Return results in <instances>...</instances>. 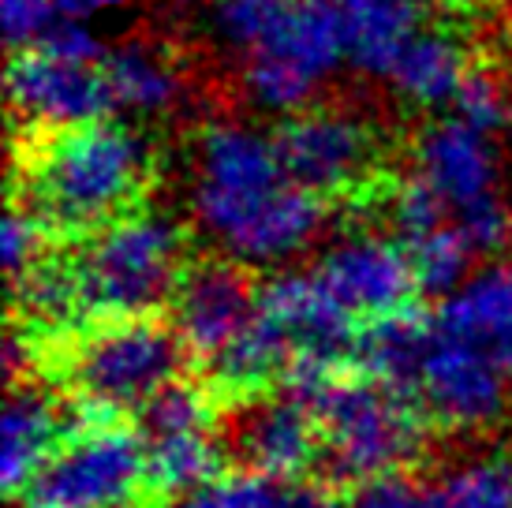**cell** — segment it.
<instances>
[{"instance_id": "obj_17", "label": "cell", "mask_w": 512, "mask_h": 508, "mask_svg": "<svg viewBox=\"0 0 512 508\" xmlns=\"http://www.w3.org/2000/svg\"><path fill=\"white\" fill-rule=\"evenodd\" d=\"M60 404L34 385H12L4 404V434H0V482L8 494L30 490L60 441Z\"/></svg>"}, {"instance_id": "obj_2", "label": "cell", "mask_w": 512, "mask_h": 508, "mask_svg": "<svg viewBox=\"0 0 512 508\" xmlns=\"http://www.w3.org/2000/svg\"><path fill=\"white\" fill-rule=\"evenodd\" d=\"M150 142L131 124H98L60 131L27 165L30 210L45 228L94 236L128 217L150 180Z\"/></svg>"}, {"instance_id": "obj_33", "label": "cell", "mask_w": 512, "mask_h": 508, "mask_svg": "<svg viewBox=\"0 0 512 508\" xmlns=\"http://www.w3.org/2000/svg\"><path fill=\"white\" fill-rule=\"evenodd\" d=\"M165 4H169L172 15H191L199 12V8H206V4H214V0H165Z\"/></svg>"}, {"instance_id": "obj_10", "label": "cell", "mask_w": 512, "mask_h": 508, "mask_svg": "<svg viewBox=\"0 0 512 508\" xmlns=\"http://www.w3.org/2000/svg\"><path fill=\"white\" fill-rule=\"evenodd\" d=\"M139 415H143L139 434L154 486L184 497L217 479L221 441L214 434L210 396L202 389L176 381L165 393H157Z\"/></svg>"}, {"instance_id": "obj_3", "label": "cell", "mask_w": 512, "mask_h": 508, "mask_svg": "<svg viewBox=\"0 0 512 508\" xmlns=\"http://www.w3.org/2000/svg\"><path fill=\"white\" fill-rule=\"evenodd\" d=\"M83 314L146 318L184 281V232L169 213H128L98 228L72 258Z\"/></svg>"}, {"instance_id": "obj_27", "label": "cell", "mask_w": 512, "mask_h": 508, "mask_svg": "<svg viewBox=\"0 0 512 508\" xmlns=\"http://www.w3.org/2000/svg\"><path fill=\"white\" fill-rule=\"evenodd\" d=\"M456 120L479 127L486 135H498L512 124V94L494 71H471L453 101Z\"/></svg>"}, {"instance_id": "obj_12", "label": "cell", "mask_w": 512, "mask_h": 508, "mask_svg": "<svg viewBox=\"0 0 512 508\" xmlns=\"http://www.w3.org/2000/svg\"><path fill=\"white\" fill-rule=\"evenodd\" d=\"M101 64L64 57L45 45L23 49L8 68V105L27 127L53 135L98 124L113 109Z\"/></svg>"}, {"instance_id": "obj_16", "label": "cell", "mask_w": 512, "mask_h": 508, "mask_svg": "<svg viewBox=\"0 0 512 508\" xmlns=\"http://www.w3.org/2000/svg\"><path fill=\"white\" fill-rule=\"evenodd\" d=\"M434 195L449 206V213H460L498 195V154L494 135L464 120H434L415 142V169Z\"/></svg>"}, {"instance_id": "obj_14", "label": "cell", "mask_w": 512, "mask_h": 508, "mask_svg": "<svg viewBox=\"0 0 512 508\" xmlns=\"http://www.w3.org/2000/svg\"><path fill=\"white\" fill-rule=\"evenodd\" d=\"M255 314L258 288L232 258L191 266L172 296V329L180 333L187 352L206 363L232 348L255 322Z\"/></svg>"}, {"instance_id": "obj_29", "label": "cell", "mask_w": 512, "mask_h": 508, "mask_svg": "<svg viewBox=\"0 0 512 508\" xmlns=\"http://www.w3.org/2000/svg\"><path fill=\"white\" fill-rule=\"evenodd\" d=\"M4 8V38L15 53L34 49L60 23V0H0Z\"/></svg>"}, {"instance_id": "obj_15", "label": "cell", "mask_w": 512, "mask_h": 508, "mask_svg": "<svg viewBox=\"0 0 512 508\" xmlns=\"http://www.w3.org/2000/svg\"><path fill=\"white\" fill-rule=\"evenodd\" d=\"M232 449L240 452L247 471L296 482L322 456L318 411L311 400L288 389L277 396H262L236 415Z\"/></svg>"}, {"instance_id": "obj_4", "label": "cell", "mask_w": 512, "mask_h": 508, "mask_svg": "<svg viewBox=\"0 0 512 508\" xmlns=\"http://www.w3.org/2000/svg\"><path fill=\"white\" fill-rule=\"evenodd\" d=\"M322 456L352 482L393 475L412 464L427 438V411L408 389L378 378H333L314 400Z\"/></svg>"}, {"instance_id": "obj_6", "label": "cell", "mask_w": 512, "mask_h": 508, "mask_svg": "<svg viewBox=\"0 0 512 508\" xmlns=\"http://www.w3.org/2000/svg\"><path fill=\"white\" fill-rule=\"evenodd\" d=\"M184 340L154 318H116L79 340L72 352V385L105 415L143 411L157 393L180 381Z\"/></svg>"}, {"instance_id": "obj_25", "label": "cell", "mask_w": 512, "mask_h": 508, "mask_svg": "<svg viewBox=\"0 0 512 508\" xmlns=\"http://www.w3.org/2000/svg\"><path fill=\"white\" fill-rule=\"evenodd\" d=\"M404 247L412 254L415 277H419L423 292L453 296V292H460L475 277L471 262L479 254L464 240V232L456 228V221H445L441 228H434V232H427V236H419L412 243H404Z\"/></svg>"}, {"instance_id": "obj_19", "label": "cell", "mask_w": 512, "mask_h": 508, "mask_svg": "<svg viewBox=\"0 0 512 508\" xmlns=\"http://www.w3.org/2000/svg\"><path fill=\"white\" fill-rule=\"evenodd\" d=\"M468 75L471 68L464 45L449 30L423 27L393 60L385 83L400 101H408L415 109H441V105H453Z\"/></svg>"}, {"instance_id": "obj_24", "label": "cell", "mask_w": 512, "mask_h": 508, "mask_svg": "<svg viewBox=\"0 0 512 508\" xmlns=\"http://www.w3.org/2000/svg\"><path fill=\"white\" fill-rule=\"evenodd\" d=\"M427 508H512V456L475 452L441 467L427 486Z\"/></svg>"}, {"instance_id": "obj_1", "label": "cell", "mask_w": 512, "mask_h": 508, "mask_svg": "<svg viewBox=\"0 0 512 508\" xmlns=\"http://www.w3.org/2000/svg\"><path fill=\"white\" fill-rule=\"evenodd\" d=\"M195 225L240 266H285L326 228L322 198L288 176L277 139L243 120H217L191 154Z\"/></svg>"}, {"instance_id": "obj_28", "label": "cell", "mask_w": 512, "mask_h": 508, "mask_svg": "<svg viewBox=\"0 0 512 508\" xmlns=\"http://www.w3.org/2000/svg\"><path fill=\"white\" fill-rule=\"evenodd\" d=\"M45 251V221L30 206H12L4 217V269L12 284L27 281L42 266Z\"/></svg>"}, {"instance_id": "obj_20", "label": "cell", "mask_w": 512, "mask_h": 508, "mask_svg": "<svg viewBox=\"0 0 512 508\" xmlns=\"http://www.w3.org/2000/svg\"><path fill=\"white\" fill-rule=\"evenodd\" d=\"M101 68H105V86H109L113 109L135 116V120L172 113L184 98L180 68L150 42L116 45V49H109Z\"/></svg>"}, {"instance_id": "obj_32", "label": "cell", "mask_w": 512, "mask_h": 508, "mask_svg": "<svg viewBox=\"0 0 512 508\" xmlns=\"http://www.w3.org/2000/svg\"><path fill=\"white\" fill-rule=\"evenodd\" d=\"M30 363V344L23 340L19 329H8V340H4V378L19 385V374Z\"/></svg>"}, {"instance_id": "obj_9", "label": "cell", "mask_w": 512, "mask_h": 508, "mask_svg": "<svg viewBox=\"0 0 512 508\" xmlns=\"http://www.w3.org/2000/svg\"><path fill=\"white\" fill-rule=\"evenodd\" d=\"M150 482L143 434L124 426H86L64 438L30 497L57 508H131Z\"/></svg>"}, {"instance_id": "obj_18", "label": "cell", "mask_w": 512, "mask_h": 508, "mask_svg": "<svg viewBox=\"0 0 512 508\" xmlns=\"http://www.w3.org/2000/svg\"><path fill=\"white\" fill-rule=\"evenodd\" d=\"M348 64L385 79L404 45L423 30V0H333Z\"/></svg>"}, {"instance_id": "obj_7", "label": "cell", "mask_w": 512, "mask_h": 508, "mask_svg": "<svg viewBox=\"0 0 512 508\" xmlns=\"http://www.w3.org/2000/svg\"><path fill=\"white\" fill-rule=\"evenodd\" d=\"M258 318L288 355L285 389L303 400H318V393L337 378V367L348 352H356V318L344 311L318 273L281 269L270 284L258 288Z\"/></svg>"}, {"instance_id": "obj_26", "label": "cell", "mask_w": 512, "mask_h": 508, "mask_svg": "<svg viewBox=\"0 0 512 508\" xmlns=\"http://www.w3.org/2000/svg\"><path fill=\"white\" fill-rule=\"evenodd\" d=\"M15 299L34 329H64L75 318H83L72 262H42L27 281L15 284Z\"/></svg>"}, {"instance_id": "obj_8", "label": "cell", "mask_w": 512, "mask_h": 508, "mask_svg": "<svg viewBox=\"0 0 512 508\" xmlns=\"http://www.w3.org/2000/svg\"><path fill=\"white\" fill-rule=\"evenodd\" d=\"M512 374L479 340L456 333L438 318L430 322L427 348L412 381V396L427 419L445 430H486L505 419L512 396Z\"/></svg>"}, {"instance_id": "obj_21", "label": "cell", "mask_w": 512, "mask_h": 508, "mask_svg": "<svg viewBox=\"0 0 512 508\" xmlns=\"http://www.w3.org/2000/svg\"><path fill=\"white\" fill-rule=\"evenodd\" d=\"M438 322L486 344L512 374V266L479 269L460 292L445 296Z\"/></svg>"}, {"instance_id": "obj_11", "label": "cell", "mask_w": 512, "mask_h": 508, "mask_svg": "<svg viewBox=\"0 0 512 508\" xmlns=\"http://www.w3.org/2000/svg\"><path fill=\"white\" fill-rule=\"evenodd\" d=\"M273 139L288 176L318 198L356 191L378 157L370 124L348 109H303L288 116Z\"/></svg>"}, {"instance_id": "obj_31", "label": "cell", "mask_w": 512, "mask_h": 508, "mask_svg": "<svg viewBox=\"0 0 512 508\" xmlns=\"http://www.w3.org/2000/svg\"><path fill=\"white\" fill-rule=\"evenodd\" d=\"M128 0H60V19H75V23H98L109 15L124 12Z\"/></svg>"}, {"instance_id": "obj_30", "label": "cell", "mask_w": 512, "mask_h": 508, "mask_svg": "<svg viewBox=\"0 0 512 508\" xmlns=\"http://www.w3.org/2000/svg\"><path fill=\"white\" fill-rule=\"evenodd\" d=\"M344 508H427V486L408 479L404 471L374 475L352 486Z\"/></svg>"}, {"instance_id": "obj_22", "label": "cell", "mask_w": 512, "mask_h": 508, "mask_svg": "<svg viewBox=\"0 0 512 508\" xmlns=\"http://www.w3.org/2000/svg\"><path fill=\"white\" fill-rule=\"evenodd\" d=\"M169 508H337L333 497L314 482H288L270 475H217L191 494L176 497Z\"/></svg>"}, {"instance_id": "obj_23", "label": "cell", "mask_w": 512, "mask_h": 508, "mask_svg": "<svg viewBox=\"0 0 512 508\" xmlns=\"http://www.w3.org/2000/svg\"><path fill=\"white\" fill-rule=\"evenodd\" d=\"M427 333L430 322H423V318H415L408 311L378 318L356 340L359 367H363L367 378H378L385 385H397V389L412 393L415 370H419V359H423V348H427Z\"/></svg>"}, {"instance_id": "obj_34", "label": "cell", "mask_w": 512, "mask_h": 508, "mask_svg": "<svg viewBox=\"0 0 512 508\" xmlns=\"http://www.w3.org/2000/svg\"><path fill=\"white\" fill-rule=\"evenodd\" d=\"M19 508H57V505H45V501H38V497H30L27 505H19Z\"/></svg>"}, {"instance_id": "obj_5", "label": "cell", "mask_w": 512, "mask_h": 508, "mask_svg": "<svg viewBox=\"0 0 512 508\" xmlns=\"http://www.w3.org/2000/svg\"><path fill=\"white\" fill-rule=\"evenodd\" d=\"M240 86L262 113L296 116L348 64L333 0H285L240 57Z\"/></svg>"}, {"instance_id": "obj_13", "label": "cell", "mask_w": 512, "mask_h": 508, "mask_svg": "<svg viewBox=\"0 0 512 508\" xmlns=\"http://www.w3.org/2000/svg\"><path fill=\"white\" fill-rule=\"evenodd\" d=\"M314 273L352 318L374 322L404 311L419 288L408 247L374 232H352L329 243Z\"/></svg>"}]
</instances>
